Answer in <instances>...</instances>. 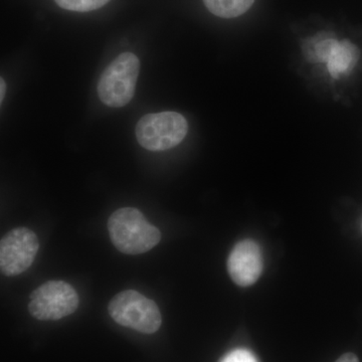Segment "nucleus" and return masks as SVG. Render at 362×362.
I'll use <instances>...</instances> for the list:
<instances>
[{"mask_svg":"<svg viewBox=\"0 0 362 362\" xmlns=\"http://www.w3.org/2000/svg\"><path fill=\"white\" fill-rule=\"evenodd\" d=\"M108 230L114 246L127 255H140L157 246L161 240L159 228L150 223L141 211L123 207L111 214Z\"/></svg>","mask_w":362,"mask_h":362,"instance_id":"obj_1","label":"nucleus"},{"mask_svg":"<svg viewBox=\"0 0 362 362\" xmlns=\"http://www.w3.org/2000/svg\"><path fill=\"white\" fill-rule=\"evenodd\" d=\"M139 71L140 62L134 54H119L100 78L98 84L100 100L112 108L126 106L134 96Z\"/></svg>","mask_w":362,"mask_h":362,"instance_id":"obj_2","label":"nucleus"},{"mask_svg":"<svg viewBox=\"0 0 362 362\" xmlns=\"http://www.w3.org/2000/svg\"><path fill=\"white\" fill-rule=\"evenodd\" d=\"M116 323L144 334H153L160 328L162 317L156 302L134 290L117 294L108 307Z\"/></svg>","mask_w":362,"mask_h":362,"instance_id":"obj_3","label":"nucleus"},{"mask_svg":"<svg viewBox=\"0 0 362 362\" xmlns=\"http://www.w3.org/2000/svg\"><path fill=\"white\" fill-rule=\"evenodd\" d=\"M188 124L177 112L145 115L136 125V137L143 148L164 151L177 146L187 134Z\"/></svg>","mask_w":362,"mask_h":362,"instance_id":"obj_4","label":"nucleus"},{"mask_svg":"<svg viewBox=\"0 0 362 362\" xmlns=\"http://www.w3.org/2000/svg\"><path fill=\"white\" fill-rule=\"evenodd\" d=\"M78 306V295L64 281H49L30 295L28 310L40 321H56L73 314Z\"/></svg>","mask_w":362,"mask_h":362,"instance_id":"obj_5","label":"nucleus"},{"mask_svg":"<svg viewBox=\"0 0 362 362\" xmlns=\"http://www.w3.org/2000/svg\"><path fill=\"white\" fill-rule=\"evenodd\" d=\"M39 240L28 228H13L0 243V269L7 277L23 274L33 265L37 252Z\"/></svg>","mask_w":362,"mask_h":362,"instance_id":"obj_6","label":"nucleus"},{"mask_svg":"<svg viewBox=\"0 0 362 362\" xmlns=\"http://www.w3.org/2000/svg\"><path fill=\"white\" fill-rule=\"evenodd\" d=\"M230 278L240 287H249L258 281L263 271V257L256 242L245 240L235 245L228 259Z\"/></svg>","mask_w":362,"mask_h":362,"instance_id":"obj_7","label":"nucleus"},{"mask_svg":"<svg viewBox=\"0 0 362 362\" xmlns=\"http://www.w3.org/2000/svg\"><path fill=\"white\" fill-rule=\"evenodd\" d=\"M318 47L321 57L327 62L328 70L334 78L351 71L359 59L358 49L349 40H326L318 45Z\"/></svg>","mask_w":362,"mask_h":362,"instance_id":"obj_8","label":"nucleus"},{"mask_svg":"<svg viewBox=\"0 0 362 362\" xmlns=\"http://www.w3.org/2000/svg\"><path fill=\"white\" fill-rule=\"evenodd\" d=\"M204 2L214 16L233 18L249 11L255 0H204Z\"/></svg>","mask_w":362,"mask_h":362,"instance_id":"obj_9","label":"nucleus"},{"mask_svg":"<svg viewBox=\"0 0 362 362\" xmlns=\"http://www.w3.org/2000/svg\"><path fill=\"white\" fill-rule=\"evenodd\" d=\"M57 4L66 11L87 13L108 4L110 0H54Z\"/></svg>","mask_w":362,"mask_h":362,"instance_id":"obj_10","label":"nucleus"},{"mask_svg":"<svg viewBox=\"0 0 362 362\" xmlns=\"http://www.w3.org/2000/svg\"><path fill=\"white\" fill-rule=\"evenodd\" d=\"M221 362H258V361L249 350L235 349L226 354Z\"/></svg>","mask_w":362,"mask_h":362,"instance_id":"obj_11","label":"nucleus"},{"mask_svg":"<svg viewBox=\"0 0 362 362\" xmlns=\"http://www.w3.org/2000/svg\"><path fill=\"white\" fill-rule=\"evenodd\" d=\"M337 362H359V361L356 354H343V356L340 357Z\"/></svg>","mask_w":362,"mask_h":362,"instance_id":"obj_12","label":"nucleus"},{"mask_svg":"<svg viewBox=\"0 0 362 362\" xmlns=\"http://www.w3.org/2000/svg\"><path fill=\"white\" fill-rule=\"evenodd\" d=\"M6 83H4V78L0 81V101H4V95H6Z\"/></svg>","mask_w":362,"mask_h":362,"instance_id":"obj_13","label":"nucleus"}]
</instances>
